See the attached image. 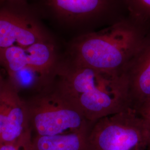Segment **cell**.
Returning a JSON list of instances; mask_svg holds the SVG:
<instances>
[{"instance_id": "obj_1", "label": "cell", "mask_w": 150, "mask_h": 150, "mask_svg": "<svg viewBox=\"0 0 150 150\" xmlns=\"http://www.w3.org/2000/svg\"><path fill=\"white\" fill-rule=\"evenodd\" d=\"M56 76V88L92 123L130 107L123 74L96 70L67 59L60 61Z\"/></svg>"}, {"instance_id": "obj_2", "label": "cell", "mask_w": 150, "mask_h": 150, "mask_svg": "<svg viewBox=\"0 0 150 150\" xmlns=\"http://www.w3.org/2000/svg\"><path fill=\"white\" fill-rule=\"evenodd\" d=\"M149 26L128 16L108 27L73 38L67 59L96 70L122 74Z\"/></svg>"}, {"instance_id": "obj_3", "label": "cell", "mask_w": 150, "mask_h": 150, "mask_svg": "<svg viewBox=\"0 0 150 150\" xmlns=\"http://www.w3.org/2000/svg\"><path fill=\"white\" fill-rule=\"evenodd\" d=\"M43 5L52 18L74 33L73 38L129 16L126 0H43Z\"/></svg>"}, {"instance_id": "obj_4", "label": "cell", "mask_w": 150, "mask_h": 150, "mask_svg": "<svg viewBox=\"0 0 150 150\" xmlns=\"http://www.w3.org/2000/svg\"><path fill=\"white\" fill-rule=\"evenodd\" d=\"M27 106L30 125L36 135L52 136L90 130L93 124L56 87L38 95Z\"/></svg>"}, {"instance_id": "obj_5", "label": "cell", "mask_w": 150, "mask_h": 150, "mask_svg": "<svg viewBox=\"0 0 150 150\" xmlns=\"http://www.w3.org/2000/svg\"><path fill=\"white\" fill-rule=\"evenodd\" d=\"M90 150H148L145 118L132 108L94 122L88 136Z\"/></svg>"}, {"instance_id": "obj_6", "label": "cell", "mask_w": 150, "mask_h": 150, "mask_svg": "<svg viewBox=\"0 0 150 150\" xmlns=\"http://www.w3.org/2000/svg\"><path fill=\"white\" fill-rule=\"evenodd\" d=\"M0 61L8 74L28 68L50 76H56L60 62L52 38L26 47L13 46L0 49Z\"/></svg>"}, {"instance_id": "obj_7", "label": "cell", "mask_w": 150, "mask_h": 150, "mask_svg": "<svg viewBox=\"0 0 150 150\" xmlns=\"http://www.w3.org/2000/svg\"><path fill=\"white\" fill-rule=\"evenodd\" d=\"M51 38L35 17L8 8L0 10V49L15 45L26 47Z\"/></svg>"}, {"instance_id": "obj_8", "label": "cell", "mask_w": 150, "mask_h": 150, "mask_svg": "<svg viewBox=\"0 0 150 150\" xmlns=\"http://www.w3.org/2000/svg\"><path fill=\"white\" fill-rule=\"evenodd\" d=\"M122 74L127 82L130 108L139 113L150 103V25Z\"/></svg>"}, {"instance_id": "obj_9", "label": "cell", "mask_w": 150, "mask_h": 150, "mask_svg": "<svg viewBox=\"0 0 150 150\" xmlns=\"http://www.w3.org/2000/svg\"><path fill=\"white\" fill-rule=\"evenodd\" d=\"M8 109L6 122L0 138L1 144L11 143L31 131L27 105L23 102L12 85H7Z\"/></svg>"}, {"instance_id": "obj_10", "label": "cell", "mask_w": 150, "mask_h": 150, "mask_svg": "<svg viewBox=\"0 0 150 150\" xmlns=\"http://www.w3.org/2000/svg\"><path fill=\"white\" fill-rule=\"evenodd\" d=\"M90 129L52 136L36 134L32 139V150H90Z\"/></svg>"}, {"instance_id": "obj_11", "label": "cell", "mask_w": 150, "mask_h": 150, "mask_svg": "<svg viewBox=\"0 0 150 150\" xmlns=\"http://www.w3.org/2000/svg\"><path fill=\"white\" fill-rule=\"evenodd\" d=\"M13 82V85L17 88H28L36 85L39 82L47 83L54 76L42 75L28 68H25L15 72L8 74Z\"/></svg>"}, {"instance_id": "obj_12", "label": "cell", "mask_w": 150, "mask_h": 150, "mask_svg": "<svg viewBox=\"0 0 150 150\" xmlns=\"http://www.w3.org/2000/svg\"><path fill=\"white\" fill-rule=\"evenodd\" d=\"M129 15L136 20L150 25V0H126Z\"/></svg>"}, {"instance_id": "obj_13", "label": "cell", "mask_w": 150, "mask_h": 150, "mask_svg": "<svg viewBox=\"0 0 150 150\" xmlns=\"http://www.w3.org/2000/svg\"><path fill=\"white\" fill-rule=\"evenodd\" d=\"M31 131L17 141L7 144H1L0 150H32Z\"/></svg>"}, {"instance_id": "obj_14", "label": "cell", "mask_w": 150, "mask_h": 150, "mask_svg": "<svg viewBox=\"0 0 150 150\" xmlns=\"http://www.w3.org/2000/svg\"><path fill=\"white\" fill-rule=\"evenodd\" d=\"M8 109L7 85L2 86L0 93V138L5 127Z\"/></svg>"}, {"instance_id": "obj_15", "label": "cell", "mask_w": 150, "mask_h": 150, "mask_svg": "<svg viewBox=\"0 0 150 150\" xmlns=\"http://www.w3.org/2000/svg\"><path fill=\"white\" fill-rule=\"evenodd\" d=\"M27 0H0V5L6 3L9 4H22Z\"/></svg>"}, {"instance_id": "obj_16", "label": "cell", "mask_w": 150, "mask_h": 150, "mask_svg": "<svg viewBox=\"0 0 150 150\" xmlns=\"http://www.w3.org/2000/svg\"><path fill=\"white\" fill-rule=\"evenodd\" d=\"M146 120L147 129H148V133H149V146H148V150H150V115L143 116Z\"/></svg>"}, {"instance_id": "obj_17", "label": "cell", "mask_w": 150, "mask_h": 150, "mask_svg": "<svg viewBox=\"0 0 150 150\" xmlns=\"http://www.w3.org/2000/svg\"><path fill=\"white\" fill-rule=\"evenodd\" d=\"M139 113L142 116L150 115V103L146 107H144L141 111H140Z\"/></svg>"}, {"instance_id": "obj_18", "label": "cell", "mask_w": 150, "mask_h": 150, "mask_svg": "<svg viewBox=\"0 0 150 150\" xmlns=\"http://www.w3.org/2000/svg\"><path fill=\"white\" fill-rule=\"evenodd\" d=\"M1 89H2V87L0 86V93H1Z\"/></svg>"}]
</instances>
